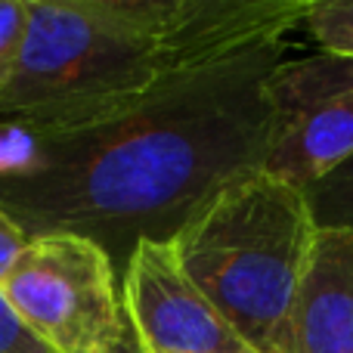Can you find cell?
Returning <instances> with one entry per match:
<instances>
[{
  "label": "cell",
  "mask_w": 353,
  "mask_h": 353,
  "mask_svg": "<svg viewBox=\"0 0 353 353\" xmlns=\"http://www.w3.org/2000/svg\"><path fill=\"white\" fill-rule=\"evenodd\" d=\"M285 41H263L171 74L121 112L19 134L0 152V208L25 239L97 242L118 282L140 242L174 236L232 183L263 171L273 140L267 78Z\"/></svg>",
  "instance_id": "6da1fadb"
},
{
  "label": "cell",
  "mask_w": 353,
  "mask_h": 353,
  "mask_svg": "<svg viewBox=\"0 0 353 353\" xmlns=\"http://www.w3.org/2000/svg\"><path fill=\"white\" fill-rule=\"evenodd\" d=\"M313 236L304 189L261 171L220 189L174 236V251L245 347L276 353Z\"/></svg>",
  "instance_id": "7a4b0ae2"
},
{
  "label": "cell",
  "mask_w": 353,
  "mask_h": 353,
  "mask_svg": "<svg viewBox=\"0 0 353 353\" xmlns=\"http://www.w3.org/2000/svg\"><path fill=\"white\" fill-rule=\"evenodd\" d=\"M0 294L19 323L53 353L137 350L115 263L84 236L28 239L0 279Z\"/></svg>",
  "instance_id": "3957f363"
},
{
  "label": "cell",
  "mask_w": 353,
  "mask_h": 353,
  "mask_svg": "<svg viewBox=\"0 0 353 353\" xmlns=\"http://www.w3.org/2000/svg\"><path fill=\"white\" fill-rule=\"evenodd\" d=\"M267 97L273 140L263 174L307 189L353 155V59H282L267 78Z\"/></svg>",
  "instance_id": "277c9868"
},
{
  "label": "cell",
  "mask_w": 353,
  "mask_h": 353,
  "mask_svg": "<svg viewBox=\"0 0 353 353\" xmlns=\"http://www.w3.org/2000/svg\"><path fill=\"white\" fill-rule=\"evenodd\" d=\"M121 307L140 353H251L183 270L174 242H140L121 270Z\"/></svg>",
  "instance_id": "5b68a950"
},
{
  "label": "cell",
  "mask_w": 353,
  "mask_h": 353,
  "mask_svg": "<svg viewBox=\"0 0 353 353\" xmlns=\"http://www.w3.org/2000/svg\"><path fill=\"white\" fill-rule=\"evenodd\" d=\"M276 353H353V232L319 230Z\"/></svg>",
  "instance_id": "8992f818"
},
{
  "label": "cell",
  "mask_w": 353,
  "mask_h": 353,
  "mask_svg": "<svg viewBox=\"0 0 353 353\" xmlns=\"http://www.w3.org/2000/svg\"><path fill=\"white\" fill-rule=\"evenodd\" d=\"M313 223L319 230H350L353 232V155L323 180L304 189Z\"/></svg>",
  "instance_id": "52a82bcc"
},
{
  "label": "cell",
  "mask_w": 353,
  "mask_h": 353,
  "mask_svg": "<svg viewBox=\"0 0 353 353\" xmlns=\"http://www.w3.org/2000/svg\"><path fill=\"white\" fill-rule=\"evenodd\" d=\"M301 25L319 43V53L353 59V0H310Z\"/></svg>",
  "instance_id": "ba28073f"
},
{
  "label": "cell",
  "mask_w": 353,
  "mask_h": 353,
  "mask_svg": "<svg viewBox=\"0 0 353 353\" xmlns=\"http://www.w3.org/2000/svg\"><path fill=\"white\" fill-rule=\"evenodd\" d=\"M28 34V0H0V97L10 87Z\"/></svg>",
  "instance_id": "9c48e42d"
},
{
  "label": "cell",
  "mask_w": 353,
  "mask_h": 353,
  "mask_svg": "<svg viewBox=\"0 0 353 353\" xmlns=\"http://www.w3.org/2000/svg\"><path fill=\"white\" fill-rule=\"evenodd\" d=\"M0 353H53L19 323L3 294H0Z\"/></svg>",
  "instance_id": "30bf717a"
},
{
  "label": "cell",
  "mask_w": 353,
  "mask_h": 353,
  "mask_svg": "<svg viewBox=\"0 0 353 353\" xmlns=\"http://www.w3.org/2000/svg\"><path fill=\"white\" fill-rule=\"evenodd\" d=\"M25 242H28V239L22 236V230H19V226L3 214V208H0V279L6 276V270H10V263L16 261V254L22 251Z\"/></svg>",
  "instance_id": "8fae6325"
},
{
  "label": "cell",
  "mask_w": 353,
  "mask_h": 353,
  "mask_svg": "<svg viewBox=\"0 0 353 353\" xmlns=\"http://www.w3.org/2000/svg\"><path fill=\"white\" fill-rule=\"evenodd\" d=\"M128 353H140V350H128Z\"/></svg>",
  "instance_id": "7c38bea8"
}]
</instances>
